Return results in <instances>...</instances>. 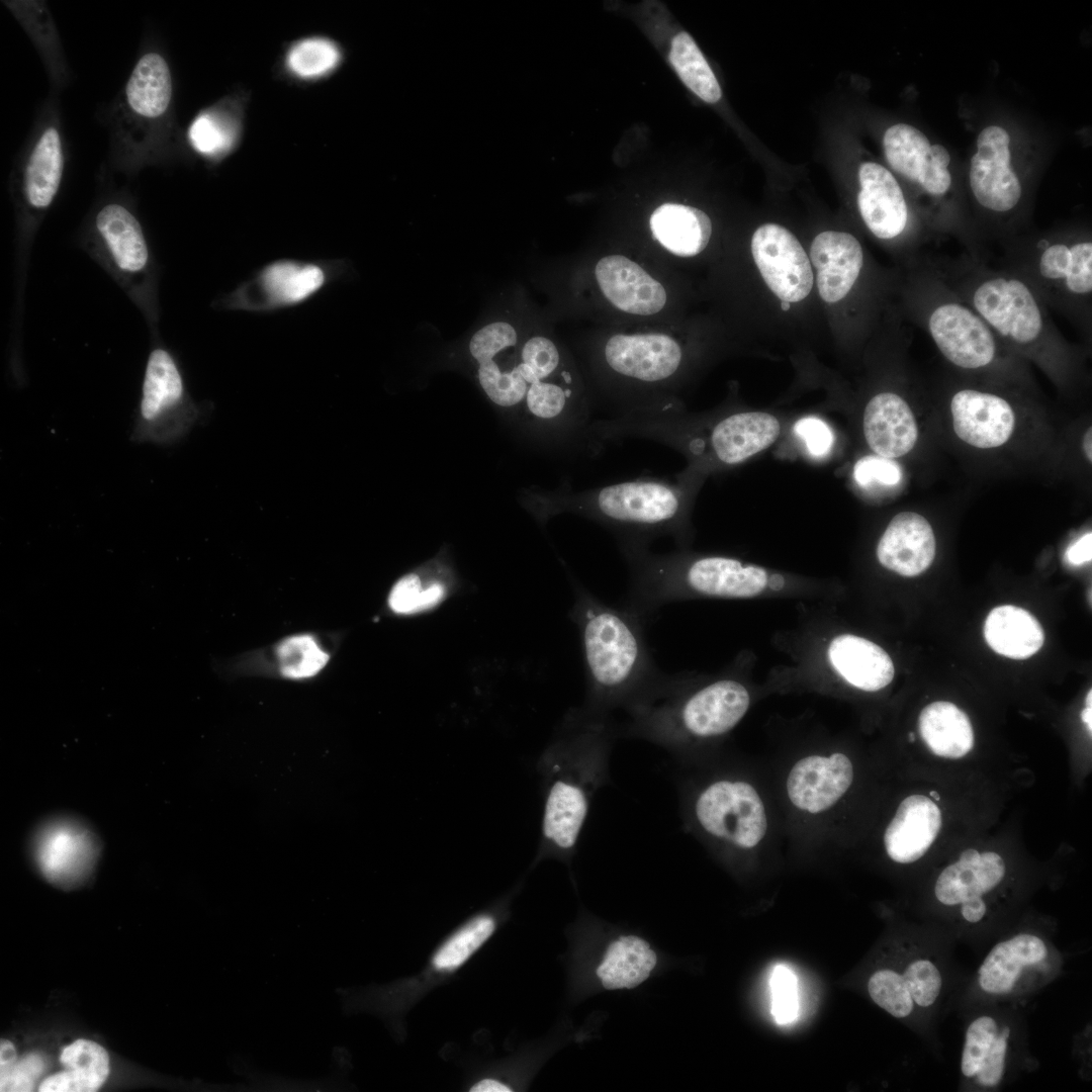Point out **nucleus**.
Returning a JSON list of instances; mask_svg holds the SVG:
<instances>
[{"mask_svg": "<svg viewBox=\"0 0 1092 1092\" xmlns=\"http://www.w3.org/2000/svg\"><path fill=\"white\" fill-rule=\"evenodd\" d=\"M63 167L60 134L50 126L33 148L24 172L23 192L31 208L43 210L52 204L61 185Z\"/></svg>", "mask_w": 1092, "mask_h": 1092, "instance_id": "36", "label": "nucleus"}, {"mask_svg": "<svg viewBox=\"0 0 1092 1092\" xmlns=\"http://www.w3.org/2000/svg\"><path fill=\"white\" fill-rule=\"evenodd\" d=\"M1081 718H1082L1083 722L1086 724L1087 728L1089 729V732L1091 733V729H1092V706H1086V708L1082 711Z\"/></svg>", "mask_w": 1092, "mask_h": 1092, "instance_id": "51", "label": "nucleus"}, {"mask_svg": "<svg viewBox=\"0 0 1092 1092\" xmlns=\"http://www.w3.org/2000/svg\"><path fill=\"white\" fill-rule=\"evenodd\" d=\"M654 239L668 252L680 257L700 254L712 235L710 217L701 209L678 203H664L650 216Z\"/></svg>", "mask_w": 1092, "mask_h": 1092, "instance_id": "32", "label": "nucleus"}, {"mask_svg": "<svg viewBox=\"0 0 1092 1092\" xmlns=\"http://www.w3.org/2000/svg\"><path fill=\"white\" fill-rule=\"evenodd\" d=\"M691 475L639 477L581 491L530 492L526 506L540 522L572 513L611 531L622 552L649 548L660 537L687 536Z\"/></svg>", "mask_w": 1092, "mask_h": 1092, "instance_id": "4", "label": "nucleus"}, {"mask_svg": "<svg viewBox=\"0 0 1092 1092\" xmlns=\"http://www.w3.org/2000/svg\"><path fill=\"white\" fill-rule=\"evenodd\" d=\"M618 736L609 715L584 707L566 715L539 762L545 787L539 858L573 856L593 800L610 779Z\"/></svg>", "mask_w": 1092, "mask_h": 1092, "instance_id": "2", "label": "nucleus"}, {"mask_svg": "<svg viewBox=\"0 0 1092 1092\" xmlns=\"http://www.w3.org/2000/svg\"><path fill=\"white\" fill-rule=\"evenodd\" d=\"M887 162L894 171L917 184L932 197H942L951 187L950 156L941 145H931L918 128L897 123L883 139Z\"/></svg>", "mask_w": 1092, "mask_h": 1092, "instance_id": "19", "label": "nucleus"}, {"mask_svg": "<svg viewBox=\"0 0 1092 1092\" xmlns=\"http://www.w3.org/2000/svg\"><path fill=\"white\" fill-rule=\"evenodd\" d=\"M461 578L446 550L404 573L387 596L391 613L420 617L433 613L461 589Z\"/></svg>", "mask_w": 1092, "mask_h": 1092, "instance_id": "21", "label": "nucleus"}, {"mask_svg": "<svg viewBox=\"0 0 1092 1092\" xmlns=\"http://www.w3.org/2000/svg\"><path fill=\"white\" fill-rule=\"evenodd\" d=\"M754 262L768 288L782 300L798 302L810 293L813 272L798 239L786 228L765 223L751 239Z\"/></svg>", "mask_w": 1092, "mask_h": 1092, "instance_id": "17", "label": "nucleus"}, {"mask_svg": "<svg viewBox=\"0 0 1092 1092\" xmlns=\"http://www.w3.org/2000/svg\"><path fill=\"white\" fill-rule=\"evenodd\" d=\"M569 618L576 625L584 661L586 697L582 707L604 715L627 711L663 676L649 651L646 619L606 604L574 583Z\"/></svg>", "mask_w": 1092, "mask_h": 1092, "instance_id": "3", "label": "nucleus"}, {"mask_svg": "<svg viewBox=\"0 0 1092 1092\" xmlns=\"http://www.w3.org/2000/svg\"><path fill=\"white\" fill-rule=\"evenodd\" d=\"M951 424L957 437L977 449L998 448L1012 437L1016 415L1003 396L977 388H961L950 397Z\"/></svg>", "mask_w": 1092, "mask_h": 1092, "instance_id": "20", "label": "nucleus"}, {"mask_svg": "<svg viewBox=\"0 0 1092 1092\" xmlns=\"http://www.w3.org/2000/svg\"><path fill=\"white\" fill-rule=\"evenodd\" d=\"M1010 136L999 125L985 127L971 159L969 184L983 208L999 214L1014 209L1022 198V185L1010 164Z\"/></svg>", "mask_w": 1092, "mask_h": 1092, "instance_id": "18", "label": "nucleus"}, {"mask_svg": "<svg viewBox=\"0 0 1092 1092\" xmlns=\"http://www.w3.org/2000/svg\"><path fill=\"white\" fill-rule=\"evenodd\" d=\"M323 270L315 265L280 262L271 265L263 275L267 292L282 303H295L316 291L324 283Z\"/></svg>", "mask_w": 1092, "mask_h": 1092, "instance_id": "39", "label": "nucleus"}, {"mask_svg": "<svg viewBox=\"0 0 1092 1092\" xmlns=\"http://www.w3.org/2000/svg\"><path fill=\"white\" fill-rule=\"evenodd\" d=\"M183 381L172 355L154 348L148 358L140 404L141 437L156 438L159 426L182 401Z\"/></svg>", "mask_w": 1092, "mask_h": 1092, "instance_id": "29", "label": "nucleus"}, {"mask_svg": "<svg viewBox=\"0 0 1092 1092\" xmlns=\"http://www.w3.org/2000/svg\"><path fill=\"white\" fill-rule=\"evenodd\" d=\"M340 61L339 48L333 41L322 37H310L296 42L286 57L289 71L302 79L326 76Z\"/></svg>", "mask_w": 1092, "mask_h": 1092, "instance_id": "40", "label": "nucleus"}, {"mask_svg": "<svg viewBox=\"0 0 1092 1092\" xmlns=\"http://www.w3.org/2000/svg\"><path fill=\"white\" fill-rule=\"evenodd\" d=\"M984 636L996 653L1013 659L1030 657L1044 641L1042 627L1035 617L1011 605L996 607L989 613Z\"/></svg>", "mask_w": 1092, "mask_h": 1092, "instance_id": "33", "label": "nucleus"}, {"mask_svg": "<svg viewBox=\"0 0 1092 1092\" xmlns=\"http://www.w3.org/2000/svg\"><path fill=\"white\" fill-rule=\"evenodd\" d=\"M281 673L289 678H305L316 674L330 656L315 639L307 634L283 640L276 649Z\"/></svg>", "mask_w": 1092, "mask_h": 1092, "instance_id": "41", "label": "nucleus"}, {"mask_svg": "<svg viewBox=\"0 0 1092 1092\" xmlns=\"http://www.w3.org/2000/svg\"><path fill=\"white\" fill-rule=\"evenodd\" d=\"M1067 561L1075 566L1090 562L1092 559V533L1088 532L1072 543L1066 551Z\"/></svg>", "mask_w": 1092, "mask_h": 1092, "instance_id": "48", "label": "nucleus"}, {"mask_svg": "<svg viewBox=\"0 0 1092 1092\" xmlns=\"http://www.w3.org/2000/svg\"><path fill=\"white\" fill-rule=\"evenodd\" d=\"M1058 969L1056 950L1038 932L1021 931L998 941L975 975V989L986 999L1023 996L1046 983Z\"/></svg>", "mask_w": 1092, "mask_h": 1092, "instance_id": "12", "label": "nucleus"}, {"mask_svg": "<svg viewBox=\"0 0 1092 1092\" xmlns=\"http://www.w3.org/2000/svg\"><path fill=\"white\" fill-rule=\"evenodd\" d=\"M935 552V536L930 523L922 515L908 511L892 518L876 551L882 566L906 577L926 571Z\"/></svg>", "mask_w": 1092, "mask_h": 1092, "instance_id": "23", "label": "nucleus"}, {"mask_svg": "<svg viewBox=\"0 0 1092 1092\" xmlns=\"http://www.w3.org/2000/svg\"><path fill=\"white\" fill-rule=\"evenodd\" d=\"M781 307H782L783 310L787 311L788 309H790L791 304H790V302L782 301Z\"/></svg>", "mask_w": 1092, "mask_h": 1092, "instance_id": "52", "label": "nucleus"}, {"mask_svg": "<svg viewBox=\"0 0 1092 1092\" xmlns=\"http://www.w3.org/2000/svg\"><path fill=\"white\" fill-rule=\"evenodd\" d=\"M477 382L488 399L531 431L566 440L589 423L590 403L577 372L549 336H523L509 316H495L468 341Z\"/></svg>", "mask_w": 1092, "mask_h": 1092, "instance_id": "1", "label": "nucleus"}, {"mask_svg": "<svg viewBox=\"0 0 1092 1092\" xmlns=\"http://www.w3.org/2000/svg\"><path fill=\"white\" fill-rule=\"evenodd\" d=\"M85 248L124 289L146 318L151 324L157 323V271L135 215L123 204H105L95 215Z\"/></svg>", "mask_w": 1092, "mask_h": 1092, "instance_id": "10", "label": "nucleus"}, {"mask_svg": "<svg viewBox=\"0 0 1092 1092\" xmlns=\"http://www.w3.org/2000/svg\"><path fill=\"white\" fill-rule=\"evenodd\" d=\"M125 94L136 114L147 118L164 114L172 97V78L166 60L157 53L144 55L129 76Z\"/></svg>", "mask_w": 1092, "mask_h": 1092, "instance_id": "37", "label": "nucleus"}, {"mask_svg": "<svg viewBox=\"0 0 1092 1092\" xmlns=\"http://www.w3.org/2000/svg\"><path fill=\"white\" fill-rule=\"evenodd\" d=\"M930 794H931L932 796H935V799H936V800H939V796H938V794H937L936 792H930Z\"/></svg>", "mask_w": 1092, "mask_h": 1092, "instance_id": "53", "label": "nucleus"}, {"mask_svg": "<svg viewBox=\"0 0 1092 1092\" xmlns=\"http://www.w3.org/2000/svg\"><path fill=\"white\" fill-rule=\"evenodd\" d=\"M669 59L682 82L701 99L715 103L721 98L720 85L689 33L682 31L673 37Z\"/></svg>", "mask_w": 1092, "mask_h": 1092, "instance_id": "38", "label": "nucleus"}, {"mask_svg": "<svg viewBox=\"0 0 1092 1092\" xmlns=\"http://www.w3.org/2000/svg\"><path fill=\"white\" fill-rule=\"evenodd\" d=\"M594 274L604 297L620 311L647 316L661 311L667 302L664 286L626 256L601 258Z\"/></svg>", "mask_w": 1092, "mask_h": 1092, "instance_id": "22", "label": "nucleus"}, {"mask_svg": "<svg viewBox=\"0 0 1092 1092\" xmlns=\"http://www.w3.org/2000/svg\"><path fill=\"white\" fill-rule=\"evenodd\" d=\"M918 729L928 749L939 757L959 759L974 747V730L968 715L950 702L937 701L924 707Z\"/></svg>", "mask_w": 1092, "mask_h": 1092, "instance_id": "34", "label": "nucleus"}, {"mask_svg": "<svg viewBox=\"0 0 1092 1092\" xmlns=\"http://www.w3.org/2000/svg\"><path fill=\"white\" fill-rule=\"evenodd\" d=\"M685 828L724 853H747L762 844L769 829L757 787L733 771L687 778L680 786Z\"/></svg>", "mask_w": 1092, "mask_h": 1092, "instance_id": "7", "label": "nucleus"}, {"mask_svg": "<svg viewBox=\"0 0 1092 1092\" xmlns=\"http://www.w3.org/2000/svg\"><path fill=\"white\" fill-rule=\"evenodd\" d=\"M1016 1030L998 1014L981 1013L968 1023L961 1055V1075L982 1090L998 1088L1007 1079L1016 1048Z\"/></svg>", "mask_w": 1092, "mask_h": 1092, "instance_id": "15", "label": "nucleus"}, {"mask_svg": "<svg viewBox=\"0 0 1092 1092\" xmlns=\"http://www.w3.org/2000/svg\"><path fill=\"white\" fill-rule=\"evenodd\" d=\"M902 477L901 466L896 461L877 454L858 459L853 467V478L862 487H893Z\"/></svg>", "mask_w": 1092, "mask_h": 1092, "instance_id": "45", "label": "nucleus"}, {"mask_svg": "<svg viewBox=\"0 0 1092 1092\" xmlns=\"http://www.w3.org/2000/svg\"><path fill=\"white\" fill-rule=\"evenodd\" d=\"M705 428L707 434L670 436L659 443L691 459L709 453L721 464L736 465L769 447L781 431L779 420L762 412L734 413Z\"/></svg>", "mask_w": 1092, "mask_h": 1092, "instance_id": "13", "label": "nucleus"}, {"mask_svg": "<svg viewBox=\"0 0 1092 1092\" xmlns=\"http://www.w3.org/2000/svg\"><path fill=\"white\" fill-rule=\"evenodd\" d=\"M499 917L492 910L473 915L445 937L418 976L343 991V1008L347 1013L376 1014L395 1028L419 999L457 973L485 944L497 929Z\"/></svg>", "mask_w": 1092, "mask_h": 1092, "instance_id": "8", "label": "nucleus"}, {"mask_svg": "<svg viewBox=\"0 0 1092 1092\" xmlns=\"http://www.w3.org/2000/svg\"><path fill=\"white\" fill-rule=\"evenodd\" d=\"M1010 248L1009 268L1023 277L1048 306L1062 311L1084 331L1090 329L1092 240L1042 237Z\"/></svg>", "mask_w": 1092, "mask_h": 1092, "instance_id": "9", "label": "nucleus"}, {"mask_svg": "<svg viewBox=\"0 0 1092 1092\" xmlns=\"http://www.w3.org/2000/svg\"><path fill=\"white\" fill-rule=\"evenodd\" d=\"M36 845L46 875L54 880L69 881L83 873L92 861L95 843L92 835L76 822L59 821L42 829Z\"/></svg>", "mask_w": 1092, "mask_h": 1092, "instance_id": "31", "label": "nucleus"}, {"mask_svg": "<svg viewBox=\"0 0 1092 1092\" xmlns=\"http://www.w3.org/2000/svg\"><path fill=\"white\" fill-rule=\"evenodd\" d=\"M941 824V811L934 801L920 794L907 796L884 831L887 855L900 864L919 860L936 839Z\"/></svg>", "mask_w": 1092, "mask_h": 1092, "instance_id": "24", "label": "nucleus"}, {"mask_svg": "<svg viewBox=\"0 0 1092 1092\" xmlns=\"http://www.w3.org/2000/svg\"><path fill=\"white\" fill-rule=\"evenodd\" d=\"M1006 872L998 853L968 848L940 872L933 888L935 899L944 907L957 908L965 923L979 925L989 915L986 897L1001 885Z\"/></svg>", "mask_w": 1092, "mask_h": 1092, "instance_id": "14", "label": "nucleus"}, {"mask_svg": "<svg viewBox=\"0 0 1092 1092\" xmlns=\"http://www.w3.org/2000/svg\"><path fill=\"white\" fill-rule=\"evenodd\" d=\"M854 780V765L844 752L812 753L790 767L785 791L791 806L809 816L824 814L843 800Z\"/></svg>", "mask_w": 1092, "mask_h": 1092, "instance_id": "16", "label": "nucleus"}, {"mask_svg": "<svg viewBox=\"0 0 1092 1092\" xmlns=\"http://www.w3.org/2000/svg\"><path fill=\"white\" fill-rule=\"evenodd\" d=\"M1083 450L1089 463L1092 462V429L1089 427L1083 437Z\"/></svg>", "mask_w": 1092, "mask_h": 1092, "instance_id": "50", "label": "nucleus"}, {"mask_svg": "<svg viewBox=\"0 0 1092 1092\" xmlns=\"http://www.w3.org/2000/svg\"><path fill=\"white\" fill-rule=\"evenodd\" d=\"M858 180L857 206L870 232L881 240L900 236L908 222V206L893 174L880 164L863 162Z\"/></svg>", "mask_w": 1092, "mask_h": 1092, "instance_id": "25", "label": "nucleus"}, {"mask_svg": "<svg viewBox=\"0 0 1092 1092\" xmlns=\"http://www.w3.org/2000/svg\"><path fill=\"white\" fill-rule=\"evenodd\" d=\"M810 256L821 298L833 303L846 296L863 265L862 248L856 238L843 232H823L813 240Z\"/></svg>", "mask_w": 1092, "mask_h": 1092, "instance_id": "27", "label": "nucleus"}, {"mask_svg": "<svg viewBox=\"0 0 1092 1092\" xmlns=\"http://www.w3.org/2000/svg\"><path fill=\"white\" fill-rule=\"evenodd\" d=\"M751 703L747 687L737 678L720 677L691 686L664 673L627 711L619 734L644 739L680 759L700 746L720 739L746 715Z\"/></svg>", "mask_w": 1092, "mask_h": 1092, "instance_id": "5", "label": "nucleus"}, {"mask_svg": "<svg viewBox=\"0 0 1092 1092\" xmlns=\"http://www.w3.org/2000/svg\"><path fill=\"white\" fill-rule=\"evenodd\" d=\"M862 427L871 450L885 458L908 454L918 440V426L910 405L894 392H881L869 400Z\"/></svg>", "mask_w": 1092, "mask_h": 1092, "instance_id": "26", "label": "nucleus"}, {"mask_svg": "<svg viewBox=\"0 0 1092 1092\" xmlns=\"http://www.w3.org/2000/svg\"><path fill=\"white\" fill-rule=\"evenodd\" d=\"M16 1063L14 1045L8 1040H1L0 1045V1080L4 1079L10 1069Z\"/></svg>", "mask_w": 1092, "mask_h": 1092, "instance_id": "49", "label": "nucleus"}, {"mask_svg": "<svg viewBox=\"0 0 1092 1092\" xmlns=\"http://www.w3.org/2000/svg\"><path fill=\"white\" fill-rule=\"evenodd\" d=\"M656 951L635 934L610 939L600 954L594 976L602 989L629 990L646 981L657 966Z\"/></svg>", "mask_w": 1092, "mask_h": 1092, "instance_id": "30", "label": "nucleus"}, {"mask_svg": "<svg viewBox=\"0 0 1092 1092\" xmlns=\"http://www.w3.org/2000/svg\"><path fill=\"white\" fill-rule=\"evenodd\" d=\"M926 330L944 359L966 371H980L994 364L1007 349L987 323L932 268Z\"/></svg>", "mask_w": 1092, "mask_h": 1092, "instance_id": "11", "label": "nucleus"}, {"mask_svg": "<svg viewBox=\"0 0 1092 1092\" xmlns=\"http://www.w3.org/2000/svg\"><path fill=\"white\" fill-rule=\"evenodd\" d=\"M188 136L197 152L205 156H216L232 147L236 130L226 118L214 112H205L192 121Z\"/></svg>", "mask_w": 1092, "mask_h": 1092, "instance_id": "43", "label": "nucleus"}, {"mask_svg": "<svg viewBox=\"0 0 1092 1092\" xmlns=\"http://www.w3.org/2000/svg\"><path fill=\"white\" fill-rule=\"evenodd\" d=\"M868 992L879 1007L896 1018H906L916 1010L901 973L894 969L876 971L868 981Z\"/></svg>", "mask_w": 1092, "mask_h": 1092, "instance_id": "42", "label": "nucleus"}, {"mask_svg": "<svg viewBox=\"0 0 1092 1092\" xmlns=\"http://www.w3.org/2000/svg\"><path fill=\"white\" fill-rule=\"evenodd\" d=\"M771 1014L779 1024L793 1022L798 1013L797 979L785 966H778L770 977Z\"/></svg>", "mask_w": 1092, "mask_h": 1092, "instance_id": "44", "label": "nucleus"}, {"mask_svg": "<svg viewBox=\"0 0 1092 1092\" xmlns=\"http://www.w3.org/2000/svg\"><path fill=\"white\" fill-rule=\"evenodd\" d=\"M937 269L1008 350L1040 361L1067 348L1045 303L1011 268H989L973 257Z\"/></svg>", "mask_w": 1092, "mask_h": 1092, "instance_id": "6", "label": "nucleus"}, {"mask_svg": "<svg viewBox=\"0 0 1092 1092\" xmlns=\"http://www.w3.org/2000/svg\"><path fill=\"white\" fill-rule=\"evenodd\" d=\"M794 432L803 440L808 452L814 457L827 455L834 442L829 426L816 417L800 419L794 426Z\"/></svg>", "mask_w": 1092, "mask_h": 1092, "instance_id": "46", "label": "nucleus"}, {"mask_svg": "<svg viewBox=\"0 0 1092 1092\" xmlns=\"http://www.w3.org/2000/svg\"><path fill=\"white\" fill-rule=\"evenodd\" d=\"M65 1071L44 1079L40 1092H93L98 1090L109 1074V1058L98 1043L77 1039L61 1053Z\"/></svg>", "mask_w": 1092, "mask_h": 1092, "instance_id": "35", "label": "nucleus"}, {"mask_svg": "<svg viewBox=\"0 0 1092 1092\" xmlns=\"http://www.w3.org/2000/svg\"><path fill=\"white\" fill-rule=\"evenodd\" d=\"M43 1068V1061L36 1054L22 1058L13 1065L7 1076L0 1080V1090L2 1092L31 1091Z\"/></svg>", "mask_w": 1092, "mask_h": 1092, "instance_id": "47", "label": "nucleus"}, {"mask_svg": "<svg viewBox=\"0 0 1092 1092\" xmlns=\"http://www.w3.org/2000/svg\"><path fill=\"white\" fill-rule=\"evenodd\" d=\"M827 655L836 672L850 686L877 692L891 684L895 674L889 654L876 643L852 634L832 639Z\"/></svg>", "mask_w": 1092, "mask_h": 1092, "instance_id": "28", "label": "nucleus"}]
</instances>
